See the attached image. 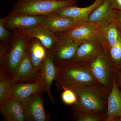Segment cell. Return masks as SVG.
Masks as SVG:
<instances>
[{
	"label": "cell",
	"instance_id": "obj_1",
	"mask_svg": "<svg viewBox=\"0 0 121 121\" xmlns=\"http://www.w3.org/2000/svg\"><path fill=\"white\" fill-rule=\"evenodd\" d=\"M56 66L57 74L54 81L59 91L73 90L88 85L99 84L92 74L90 64L67 61Z\"/></svg>",
	"mask_w": 121,
	"mask_h": 121
},
{
	"label": "cell",
	"instance_id": "obj_2",
	"mask_svg": "<svg viewBox=\"0 0 121 121\" xmlns=\"http://www.w3.org/2000/svg\"><path fill=\"white\" fill-rule=\"evenodd\" d=\"M77 103L73 105L74 112H90L105 115L110 91L99 84L88 85L73 90Z\"/></svg>",
	"mask_w": 121,
	"mask_h": 121
},
{
	"label": "cell",
	"instance_id": "obj_3",
	"mask_svg": "<svg viewBox=\"0 0 121 121\" xmlns=\"http://www.w3.org/2000/svg\"><path fill=\"white\" fill-rule=\"evenodd\" d=\"M13 31L11 41L0 44V69L12 76L26 55L28 49L29 39L24 37L16 30Z\"/></svg>",
	"mask_w": 121,
	"mask_h": 121
},
{
	"label": "cell",
	"instance_id": "obj_4",
	"mask_svg": "<svg viewBox=\"0 0 121 121\" xmlns=\"http://www.w3.org/2000/svg\"><path fill=\"white\" fill-rule=\"evenodd\" d=\"M76 5V0H18L10 13L48 16L62 8Z\"/></svg>",
	"mask_w": 121,
	"mask_h": 121
},
{
	"label": "cell",
	"instance_id": "obj_5",
	"mask_svg": "<svg viewBox=\"0 0 121 121\" xmlns=\"http://www.w3.org/2000/svg\"><path fill=\"white\" fill-rule=\"evenodd\" d=\"M99 26L104 49L109 54L115 68H121V31L115 21Z\"/></svg>",
	"mask_w": 121,
	"mask_h": 121
},
{
	"label": "cell",
	"instance_id": "obj_6",
	"mask_svg": "<svg viewBox=\"0 0 121 121\" xmlns=\"http://www.w3.org/2000/svg\"><path fill=\"white\" fill-rule=\"evenodd\" d=\"M90 67L99 84L110 92L115 74V68L105 49L90 63Z\"/></svg>",
	"mask_w": 121,
	"mask_h": 121
},
{
	"label": "cell",
	"instance_id": "obj_7",
	"mask_svg": "<svg viewBox=\"0 0 121 121\" xmlns=\"http://www.w3.org/2000/svg\"><path fill=\"white\" fill-rule=\"evenodd\" d=\"M56 36L60 38H70L79 42L95 39L100 40L103 42L99 26L85 21L80 22L70 30L59 33Z\"/></svg>",
	"mask_w": 121,
	"mask_h": 121
},
{
	"label": "cell",
	"instance_id": "obj_8",
	"mask_svg": "<svg viewBox=\"0 0 121 121\" xmlns=\"http://www.w3.org/2000/svg\"><path fill=\"white\" fill-rule=\"evenodd\" d=\"M48 16H33L26 14H11L0 19L9 30L25 29L43 25Z\"/></svg>",
	"mask_w": 121,
	"mask_h": 121
},
{
	"label": "cell",
	"instance_id": "obj_9",
	"mask_svg": "<svg viewBox=\"0 0 121 121\" xmlns=\"http://www.w3.org/2000/svg\"><path fill=\"white\" fill-rule=\"evenodd\" d=\"M43 92L36 93L28 99L21 102L25 113V121H50V116L45 112L44 107Z\"/></svg>",
	"mask_w": 121,
	"mask_h": 121
},
{
	"label": "cell",
	"instance_id": "obj_10",
	"mask_svg": "<svg viewBox=\"0 0 121 121\" xmlns=\"http://www.w3.org/2000/svg\"><path fill=\"white\" fill-rule=\"evenodd\" d=\"M57 38L56 44L51 52L56 65L73 58L79 46L83 42L76 41L70 38Z\"/></svg>",
	"mask_w": 121,
	"mask_h": 121
},
{
	"label": "cell",
	"instance_id": "obj_11",
	"mask_svg": "<svg viewBox=\"0 0 121 121\" xmlns=\"http://www.w3.org/2000/svg\"><path fill=\"white\" fill-rule=\"evenodd\" d=\"M104 49L103 42L101 40H85L79 46L74 56L67 61L90 64Z\"/></svg>",
	"mask_w": 121,
	"mask_h": 121
},
{
	"label": "cell",
	"instance_id": "obj_12",
	"mask_svg": "<svg viewBox=\"0 0 121 121\" xmlns=\"http://www.w3.org/2000/svg\"><path fill=\"white\" fill-rule=\"evenodd\" d=\"M28 39H36L40 41L47 51L51 52L54 49L57 40V36L43 25L25 29H15Z\"/></svg>",
	"mask_w": 121,
	"mask_h": 121
},
{
	"label": "cell",
	"instance_id": "obj_13",
	"mask_svg": "<svg viewBox=\"0 0 121 121\" xmlns=\"http://www.w3.org/2000/svg\"><path fill=\"white\" fill-rule=\"evenodd\" d=\"M45 91V85L41 81L13 82L11 86L10 97L22 102L36 93Z\"/></svg>",
	"mask_w": 121,
	"mask_h": 121
},
{
	"label": "cell",
	"instance_id": "obj_14",
	"mask_svg": "<svg viewBox=\"0 0 121 121\" xmlns=\"http://www.w3.org/2000/svg\"><path fill=\"white\" fill-rule=\"evenodd\" d=\"M121 119V91L118 87L115 73L109 93L105 121H120Z\"/></svg>",
	"mask_w": 121,
	"mask_h": 121
},
{
	"label": "cell",
	"instance_id": "obj_15",
	"mask_svg": "<svg viewBox=\"0 0 121 121\" xmlns=\"http://www.w3.org/2000/svg\"><path fill=\"white\" fill-rule=\"evenodd\" d=\"M12 83L41 81L39 71L31 63L28 51L12 76Z\"/></svg>",
	"mask_w": 121,
	"mask_h": 121
},
{
	"label": "cell",
	"instance_id": "obj_16",
	"mask_svg": "<svg viewBox=\"0 0 121 121\" xmlns=\"http://www.w3.org/2000/svg\"><path fill=\"white\" fill-rule=\"evenodd\" d=\"M57 71V66L54 62L51 52L47 51L46 56L39 72L40 79L45 86V91L52 103H55V102L54 96L51 92V87L56 77Z\"/></svg>",
	"mask_w": 121,
	"mask_h": 121
},
{
	"label": "cell",
	"instance_id": "obj_17",
	"mask_svg": "<svg viewBox=\"0 0 121 121\" xmlns=\"http://www.w3.org/2000/svg\"><path fill=\"white\" fill-rule=\"evenodd\" d=\"M115 10L113 8L110 0H105L89 15L85 22L99 26L114 21Z\"/></svg>",
	"mask_w": 121,
	"mask_h": 121
},
{
	"label": "cell",
	"instance_id": "obj_18",
	"mask_svg": "<svg viewBox=\"0 0 121 121\" xmlns=\"http://www.w3.org/2000/svg\"><path fill=\"white\" fill-rule=\"evenodd\" d=\"M80 22L72 18L52 13L48 16L43 26L56 35V33L67 31Z\"/></svg>",
	"mask_w": 121,
	"mask_h": 121
},
{
	"label": "cell",
	"instance_id": "obj_19",
	"mask_svg": "<svg viewBox=\"0 0 121 121\" xmlns=\"http://www.w3.org/2000/svg\"><path fill=\"white\" fill-rule=\"evenodd\" d=\"M0 110L6 121H24L26 116L22 103L17 99L10 97L0 104Z\"/></svg>",
	"mask_w": 121,
	"mask_h": 121
},
{
	"label": "cell",
	"instance_id": "obj_20",
	"mask_svg": "<svg viewBox=\"0 0 121 121\" xmlns=\"http://www.w3.org/2000/svg\"><path fill=\"white\" fill-rule=\"evenodd\" d=\"M104 0H95L92 4L84 8H80L77 5L65 7L52 13L72 18L79 22L85 21L93 10Z\"/></svg>",
	"mask_w": 121,
	"mask_h": 121
},
{
	"label": "cell",
	"instance_id": "obj_21",
	"mask_svg": "<svg viewBox=\"0 0 121 121\" xmlns=\"http://www.w3.org/2000/svg\"><path fill=\"white\" fill-rule=\"evenodd\" d=\"M28 53L33 65L40 71L47 55L46 48L37 39H29Z\"/></svg>",
	"mask_w": 121,
	"mask_h": 121
},
{
	"label": "cell",
	"instance_id": "obj_22",
	"mask_svg": "<svg viewBox=\"0 0 121 121\" xmlns=\"http://www.w3.org/2000/svg\"><path fill=\"white\" fill-rule=\"evenodd\" d=\"M0 104L10 97L12 83L11 78L3 69H0Z\"/></svg>",
	"mask_w": 121,
	"mask_h": 121
},
{
	"label": "cell",
	"instance_id": "obj_23",
	"mask_svg": "<svg viewBox=\"0 0 121 121\" xmlns=\"http://www.w3.org/2000/svg\"><path fill=\"white\" fill-rule=\"evenodd\" d=\"M105 115L90 112H74V119L77 121H104Z\"/></svg>",
	"mask_w": 121,
	"mask_h": 121
},
{
	"label": "cell",
	"instance_id": "obj_24",
	"mask_svg": "<svg viewBox=\"0 0 121 121\" xmlns=\"http://www.w3.org/2000/svg\"><path fill=\"white\" fill-rule=\"evenodd\" d=\"M61 95V99L64 104L71 105L77 103V97L74 91L68 89H65Z\"/></svg>",
	"mask_w": 121,
	"mask_h": 121
},
{
	"label": "cell",
	"instance_id": "obj_25",
	"mask_svg": "<svg viewBox=\"0 0 121 121\" xmlns=\"http://www.w3.org/2000/svg\"><path fill=\"white\" fill-rule=\"evenodd\" d=\"M0 19V44L7 43L11 41L12 32L10 33Z\"/></svg>",
	"mask_w": 121,
	"mask_h": 121
},
{
	"label": "cell",
	"instance_id": "obj_26",
	"mask_svg": "<svg viewBox=\"0 0 121 121\" xmlns=\"http://www.w3.org/2000/svg\"><path fill=\"white\" fill-rule=\"evenodd\" d=\"M114 21L118 28L121 31V11L115 10Z\"/></svg>",
	"mask_w": 121,
	"mask_h": 121
},
{
	"label": "cell",
	"instance_id": "obj_27",
	"mask_svg": "<svg viewBox=\"0 0 121 121\" xmlns=\"http://www.w3.org/2000/svg\"><path fill=\"white\" fill-rule=\"evenodd\" d=\"M111 6L115 10L121 11V0H110Z\"/></svg>",
	"mask_w": 121,
	"mask_h": 121
},
{
	"label": "cell",
	"instance_id": "obj_28",
	"mask_svg": "<svg viewBox=\"0 0 121 121\" xmlns=\"http://www.w3.org/2000/svg\"><path fill=\"white\" fill-rule=\"evenodd\" d=\"M115 73L117 74L118 78V81L121 86V68H115Z\"/></svg>",
	"mask_w": 121,
	"mask_h": 121
},
{
	"label": "cell",
	"instance_id": "obj_29",
	"mask_svg": "<svg viewBox=\"0 0 121 121\" xmlns=\"http://www.w3.org/2000/svg\"><path fill=\"white\" fill-rule=\"evenodd\" d=\"M120 121H121V120H120Z\"/></svg>",
	"mask_w": 121,
	"mask_h": 121
}]
</instances>
